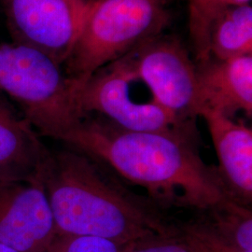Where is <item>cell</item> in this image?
Returning a JSON list of instances; mask_svg holds the SVG:
<instances>
[{"label":"cell","instance_id":"cell-2","mask_svg":"<svg viewBox=\"0 0 252 252\" xmlns=\"http://www.w3.org/2000/svg\"><path fill=\"white\" fill-rule=\"evenodd\" d=\"M42 180L58 234L129 246L180 234L152 199L126 189L105 166L71 148L50 152Z\"/></svg>","mask_w":252,"mask_h":252},{"label":"cell","instance_id":"cell-4","mask_svg":"<svg viewBox=\"0 0 252 252\" xmlns=\"http://www.w3.org/2000/svg\"><path fill=\"white\" fill-rule=\"evenodd\" d=\"M0 92L40 135L60 140L81 122L77 86L62 64L34 48L0 43Z\"/></svg>","mask_w":252,"mask_h":252},{"label":"cell","instance_id":"cell-3","mask_svg":"<svg viewBox=\"0 0 252 252\" xmlns=\"http://www.w3.org/2000/svg\"><path fill=\"white\" fill-rule=\"evenodd\" d=\"M169 21L165 0H90L64 71L79 90L101 68L162 35Z\"/></svg>","mask_w":252,"mask_h":252},{"label":"cell","instance_id":"cell-8","mask_svg":"<svg viewBox=\"0 0 252 252\" xmlns=\"http://www.w3.org/2000/svg\"><path fill=\"white\" fill-rule=\"evenodd\" d=\"M57 234L42 176L0 181V243L18 252H46Z\"/></svg>","mask_w":252,"mask_h":252},{"label":"cell","instance_id":"cell-7","mask_svg":"<svg viewBox=\"0 0 252 252\" xmlns=\"http://www.w3.org/2000/svg\"><path fill=\"white\" fill-rule=\"evenodd\" d=\"M15 43L63 65L72 52L90 0H0Z\"/></svg>","mask_w":252,"mask_h":252},{"label":"cell","instance_id":"cell-6","mask_svg":"<svg viewBox=\"0 0 252 252\" xmlns=\"http://www.w3.org/2000/svg\"><path fill=\"white\" fill-rule=\"evenodd\" d=\"M121 59L161 107L183 120L195 121L200 116L196 64L179 39L154 36Z\"/></svg>","mask_w":252,"mask_h":252},{"label":"cell","instance_id":"cell-13","mask_svg":"<svg viewBox=\"0 0 252 252\" xmlns=\"http://www.w3.org/2000/svg\"><path fill=\"white\" fill-rule=\"evenodd\" d=\"M231 0H189V32L197 63H205L211 56L209 36L218 16L230 6Z\"/></svg>","mask_w":252,"mask_h":252},{"label":"cell","instance_id":"cell-14","mask_svg":"<svg viewBox=\"0 0 252 252\" xmlns=\"http://www.w3.org/2000/svg\"><path fill=\"white\" fill-rule=\"evenodd\" d=\"M126 247L94 236L57 234L46 252H125Z\"/></svg>","mask_w":252,"mask_h":252},{"label":"cell","instance_id":"cell-17","mask_svg":"<svg viewBox=\"0 0 252 252\" xmlns=\"http://www.w3.org/2000/svg\"><path fill=\"white\" fill-rule=\"evenodd\" d=\"M251 0H231L230 6L231 5H245V4H250Z\"/></svg>","mask_w":252,"mask_h":252},{"label":"cell","instance_id":"cell-12","mask_svg":"<svg viewBox=\"0 0 252 252\" xmlns=\"http://www.w3.org/2000/svg\"><path fill=\"white\" fill-rule=\"evenodd\" d=\"M209 53L217 60L252 55V5H231L218 16L210 31Z\"/></svg>","mask_w":252,"mask_h":252},{"label":"cell","instance_id":"cell-11","mask_svg":"<svg viewBox=\"0 0 252 252\" xmlns=\"http://www.w3.org/2000/svg\"><path fill=\"white\" fill-rule=\"evenodd\" d=\"M49 154L35 128L0 95V181L40 178Z\"/></svg>","mask_w":252,"mask_h":252},{"label":"cell","instance_id":"cell-9","mask_svg":"<svg viewBox=\"0 0 252 252\" xmlns=\"http://www.w3.org/2000/svg\"><path fill=\"white\" fill-rule=\"evenodd\" d=\"M207 123L219 160L218 171L231 197L249 207L252 199V130L233 118L212 110L201 115Z\"/></svg>","mask_w":252,"mask_h":252},{"label":"cell","instance_id":"cell-1","mask_svg":"<svg viewBox=\"0 0 252 252\" xmlns=\"http://www.w3.org/2000/svg\"><path fill=\"white\" fill-rule=\"evenodd\" d=\"M60 141L142 187L161 207H187L202 212L233 199L218 168L200 157L197 139L129 131L99 116L88 115Z\"/></svg>","mask_w":252,"mask_h":252},{"label":"cell","instance_id":"cell-10","mask_svg":"<svg viewBox=\"0 0 252 252\" xmlns=\"http://www.w3.org/2000/svg\"><path fill=\"white\" fill-rule=\"evenodd\" d=\"M196 64V63H195ZM201 113L212 110L233 118L252 113V55L228 60L210 58L196 64Z\"/></svg>","mask_w":252,"mask_h":252},{"label":"cell","instance_id":"cell-15","mask_svg":"<svg viewBox=\"0 0 252 252\" xmlns=\"http://www.w3.org/2000/svg\"><path fill=\"white\" fill-rule=\"evenodd\" d=\"M125 252H195L180 234L155 236L127 246Z\"/></svg>","mask_w":252,"mask_h":252},{"label":"cell","instance_id":"cell-18","mask_svg":"<svg viewBox=\"0 0 252 252\" xmlns=\"http://www.w3.org/2000/svg\"><path fill=\"white\" fill-rule=\"evenodd\" d=\"M252 252V251H241V252Z\"/></svg>","mask_w":252,"mask_h":252},{"label":"cell","instance_id":"cell-16","mask_svg":"<svg viewBox=\"0 0 252 252\" xmlns=\"http://www.w3.org/2000/svg\"><path fill=\"white\" fill-rule=\"evenodd\" d=\"M0 252H18L4 244L0 243Z\"/></svg>","mask_w":252,"mask_h":252},{"label":"cell","instance_id":"cell-5","mask_svg":"<svg viewBox=\"0 0 252 252\" xmlns=\"http://www.w3.org/2000/svg\"><path fill=\"white\" fill-rule=\"evenodd\" d=\"M133 81V74L122 59L94 73L77 92L82 118L95 113L129 131L169 133L197 139L195 121L180 119L153 100L135 101L130 88Z\"/></svg>","mask_w":252,"mask_h":252}]
</instances>
